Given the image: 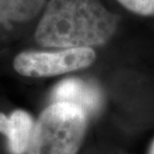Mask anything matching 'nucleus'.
Masks as SVG:
<instances>
[{
  "mask_svg": "<svg viewBox=\"0 0 154 154\" xmlns=\"http://www.w3.org/2000/svg\"><path fill=\"white\" fill-rule=\"evenodd\" d=\"M45 0H0V24L25 22L41 10Z\"/></svg>",
  "mask_w": 154,
  "mask_h": 154,
  "instance_id": "nucleus-6",
  "label": "nucleus"
},
{
  "mask_svg": "<svg viewBox=\"0 0 154 154\" xmlns=\"http://www.w3.org/2000/svg\"><path fill=\"white\" fill-rule=\"evenodd\" d=\"M126 9L141 16H153L154 0H117Z\"/></svg>",
  "mask_w": 154,
  "mask_h": 154,
  "instance_id": "nucleus-7",
  "label": "nucleus"
},
{
  "mask_svg": "<svg viewBox=\"0 0 154 154\" xmlns=\"http://www.w3.org/2000/svg\"><path fill=\"white\" fill-rule=\"evenodd\" d=\"M87 115L73 104L53 102L34 123L27 154H77L84 139Z\"/></svg>",
  "mask_w": 154,
  "mask_h": 154,
  "instance_id": "nucleus-2",
  "label": "nucleus"
},
{
  "mask_svg": "<svg viewBox=\"0 0 154 154\" xmlns=\"http://www.w3.org/2000/svg\"><path fill=\"white\" fill-rule=\"evenodd\" d=\"M149 154H154V141H153V143L151 145V148H150V150H149Z\"/></svg>",
  "mask_w": 154,
  "mask_h": 154,
  "instance_id": "nucleus-8",
  "label": "nucleus"
},
{
  "mask_svg": "<svg viewBox=\"0 0 154 154\" xmlns=\"http://www.w3.org/2000/svg\"><path fill=\"white\" fill-rule=\"evenodd\" d=\"M117 29V18L99 0H50L35 31L44 47L78 48L105 44Z\"/></svg>",
  "mask_w": 154,
  "mask_h": 154,
  "instance_id": "nucleus-1",
  "label": "nucleus"
},
{
  "mask_svg": "<svg viewBox=\"0 0 154 154\" xmlns=\"http://www.w3.org/2000/svg\"><path fill=\"white\" fill-rule=\"evenodd\" d=\"M53 102L73 104L85 112L94 114L102 104V95L96 86L78 78H69L59 82L52 91Z\"/></svg>",
  "mask_w": 154,
  "mask_h": 154,
  "instance_id": "nucleus-4",
  "label": "nucleus"
},
{
  "mask_svg": "<svg viewBox=\"0 0 154 154\" xmlns=\"http://www.w3.org/2000/svg\"><path fill=\"white\" fill-rule=\"evenodd\" d=\"M34 122L29 113L15 110L6 116L0 113V133L8 141V148L12 154H24L29 147Z\"/></svg>",
  "mask_w": 154,
  "mask_h": 154,
  "instance_id": "nucleus-5",
  "label": "nucleus"
},
{
  "mask_svg": "<svg viewBox=\"0 0 154 154\" xmlns=\"http://www.w3.org/2000/svg\"><path fill=\"white\" fill-rule=\"evenodd\" d=\"M96 53L90 47L66 48L55 52L25 51L16 55L14 69L27 77H50L90 66Z\"/></svg>",
  "mask_w": 154,
  "mask_h": 154,
  "instance_id": "nucleus-3",
  "label": "nucleus"
}]
</instances>
